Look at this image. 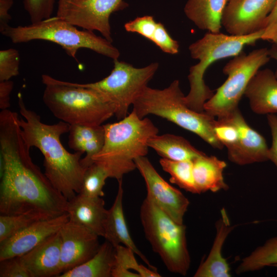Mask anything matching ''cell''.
I'll return each instance as SVG.
<instances>
[{"instance_id":"obj_1","label":"cell","mask_w":277,"mask_h":277,"mask_svg":"<svg viewBox=\"0 0 277 277\" xmlns=\"http://www.w3.org/2000/svg\"><path fill=\"white\" fill-rule=\"evenodd\" d=\"M18 120L9 109L0 113V214L58 216L67 212L68 201L33 162Z\"/></svg>"},{"instance_id":"obj_2","label":"cell","mask_w":277,"mask_h":277,"mask_svg":"<svg viewBox=\"0 0 277 277\" xmlns=\"http://www.w3.org/2000/svg\"><path fill=\"white\" fill-rule=\"evenodd\" d=\"M18 104L24 118H19L18 124L24 140L30 148L41 152L45 175L55 189L71 200L80 192L86 168L81 163L84 153L68 152L61 141L70 125L62 121L52 125L42 123L38 114L26 107L21 93Z\"/></svg>"},{"instance_id":"obj_3","label":"cell","mask_w":277,"mask_h":277,"mask_svg":"<svg viewBox=\"0 0 277 277\" xmlns=\"http://www.w3.org/2000/svg\"><path fill=\"white\" fill-rule=\"evenodd\" d=\"M104 127V145L92 161L106 168L110 177L118 181L136 168L135 159L146 156L148 141L158 134L159 129L150 119L140 118L134 110L119 122Z\"/></svg>"},{"instance_id":"obj_4","label":"cell","mask_w":277,"mask_h":277,"mask_svg":"<svg viewBox=\"0 0 277 277\" xmlns=\"http://www.w3.org/2000/svg\"><path fill=\"white\" fill-rule=\"evenodd\" d=\"M43 100L54 116L70 125H101L115 114V108L95 91L77 83L42 76Z\"/></svg>"},{"instance_id":"obj_5","label":"cell","mask_w":277,"mask_h":277,"mask_svg":"<svg viewBox=\"0 0 277 277\" xmlns=\"http://www.w3.org/2000/svg\"><path fill=\"white\" fill-rule=\"evenodd\" d=\"M179 80L173 81L163 89L146 87L133 104L137 116L143 118L154 114L170 121L197 135L212 147L219 149L224 145L214 131L215 117L206 112H199L186 104Z\"/></svg>"},{"instance_id":"obj_6","label":"cell","mask_w":277,"mask_h":277,"mask_svg":"<svg viewBox=\"0 0 277 277\" xmlns=\"http://www.w3.org/2000/svg\"><path fill=\"white\" fill-rule=\"evenodd\" d=\"M264 33V28L242 36L208 32L203 37L192 43L189 46L190 55L197 60L199 63L189 69L188 78L190 91L185 96L187 105L195 111L204 112V104L214 93L204 80L208 67L215 61L238 55L245 47L254 45L262 39Z\"/></svg>"},{"instance_id":"obj_7","label":"cell","mask_w":277,"mask_h":277,"mask_svg":"<svg viewBox=\"0 0 277 277\" xmlns=\"http://www.w3.org/2000/svg\"><path fill=\"white\" fill-rule=\"evenodd\" d=\"M1 33L14 44L33 40L51 42L60 45L75 60L77 52L81 48L91 50L113 60H118L120 55L118 50L104 37L96 35L92 31L78 30L75 26L56 16L28 26H9Z\"/></svg>"},{"instance_id":"obj_8","label":"cell","mask_w":277,"mask_h":277,"mask_svg":"<svg viewBox=\"0 0 277 277\" xmlns=\"http://www.w3.org/2000/svg\"><path fill=\"white\" fill-rule=\"evenodd\" d=\"M146 239L168 270L186 275L190 265L186 226L174 221L147 197L140 209Z\"/></svg>"},{"instance_id":"obj_9","label":"cell","mask_w":277,"mask_h":277,"mask_svg":"<svg viewBox=\"0 0 277 277\" xmlns=\"http://www.w3.org/2000/svg\"><path fill=\"white\" fill-rule=\"evenodd\" d=\"M270 58L267 48L255 49L248 54L242 51L234 56L223 69L227 80L204 104V111L219 118L238 108L250 81Z\"/></svg>"},{"instance_id":"obj_10","label":"cell","mask_w":277,"mask_h":277,"mask_svg":"<svg viewBox=\"0 0 277 277\" xmlns=\"http://www.w3.org/2000/svg\"><path fill=\"white\" fill-rule=\"evenodd\" d=\"M114 66L109 75L96 82L79 84L91 89L111 103L115 108V115L119 120L126 117L128 109L152 79L159 68L153 63L143 68L118 60H113Z\"/></svg>"},{"instance_id":"obj_11","label":"cell","mask_w":277,"mask_h":277,"mask_svg":"<svg viewBox=\"0 0 277 277\" xmlns=\"http://www.w3.org/2000/svg\"><path fill=\"white\" fill-rule=\"evenodd\" d=\"M128 5L123 0H58L56 16L84 30L97 31L112 43L110 15Z\"/></svg>"},{"instance_id":"obj_12","label":"cell","mask_w":277,"mask_h":277,"mask_svg":"<svg viewBox=\"0 0 277 277\" xmlns=\"http://www.w3.org/2000/svg\"><path fill=\"white\" fill-rule=\"evenodd\" d=\"M134 162L144 179L147 191L146 197L174 221L183 224L189 205L188 199L161 177L147 157L136 158Z\"/></svg>"},{"instance_id":"obj_13","label":"cell","mask_w":277,"mask_h":277,"mask_svg":"<svg viewBox=\"0 0 277 277\" xmlns=\"http://www.w3.org/2000/svg\"><path fill=\"white\" fill-rule=\"evenodd\" d=\"M277 0H229L222 24L231 35L242 36L263 28Z\"/></svg>"},{"instance_id":"obj_14","label":"cell","mask_w":277,"mask_h":277,"mask_svg":"<svg viewBox=\"0 0 277 277\" xmlns=\"http://www.w3.org/2000/svg\"><path fill=\"white\" fill-rule=\"evenodd\" d=\"M60 233L62 273L84 263L100 248L98 235L69 220L62 227Z\"/></svg>"},{"instance_id":"obj_15","label":"cell","mask_w":277,"mask_h":277,"mask_svg":"<svg viewBox=\"0 0 277 277\" xmlns=\"http://www.w3.org/2000/svg\"><path fill=\"white\" fill-rule=\"evenodd\" d=\"M69 221L66 212L58 216L36 222L0 242V261L20 256L52 234L60 231Z\"/></svg>"},{"instance_id":"obj_16","label":"cell","mask_w":277,"mask_h":277,"mask_svg":"<svg viewBox=\"0 0 277 277\" xmlns=\"http://www.w3.org/2000/svg\"><path fill=\"white\" fill-rule=\"evenodd\" d=\"M225 116L229 117L239 130L236 143L227 149L229 160L239 165L269 160V148L265 138L248 125L239 108Z\"/></svg>"},{"instance_id":"obj_17","label":"cell","mask_w":277,"mask_h":277,"mask_svg":"<svg viewBox=\"0 0 277 277\" xmlns=\"http://www.w3.org/2000/svg\"><path fill=\"white\" fill-rule=\"evenodd\" d=\"M60 231L18 256L30 277L59 276L62 273Z\"/></svg>"},{"instance_id":"obj_18","label":"cell","mask_w":277,"mask_h":277,"mask_svg":"<svg viewBox=\"0 0 277 277\" xmlns=\"http://www.w3.org/2000/svg\"><path fill=\"white\" fill-rule=\"evenodd\" d=\"M252 110L258 114L277 113V78L269 68L259 70L244 93Z\"/></svg>"},{"instance_id":"obj_19","label":"cell","mask_w":277,"mask_h":277,"mask_svg":"<svg viewBox=\"0 0 277 277\" xmlns=\"http://www.w3.org/2000/svg\"><path fill=\"white\" fill-rule=\"evenodd\" d=\"M67 213L69 221L104 237L107 210L102 197H90L77 193L68 201Z\"/></svg>"},{"instance_id":"obj_20","label":"cell","mask_w":277,"mask_h":277,"mask_svg":"<svg viewBox=\"0 0 277 277\" xmlns=\"http://www.w3.org/2000/svg\"><path fill=\"white\" fill-rule=\"evenodd\" d=\"M234 227L231 225L227 211L223 208L220 217L216 222V234L210 251L198 267L194 277L231 276L230 267L222 251L226 239Z\"/></svg>"},{"instance_id":"obj_21","label":"cell","mask_w":277,"mask_h":277,"mask_svg":"<svg viewBox=\"0 0 277 277\" xmlns=\"http://www.w3.org/2000/svg\"><path fill=\"white\" fill-rule=\"evenodd\" d=\"M118 190L114 203L107 210L104 238L114 247L122 245L131 249L149 267L156 269L137 248L130 234L123 212L122 180L118 181Z\"/></svg>"},{"instance_id":"obj_22","label":"cell","mask_w":277,"mask_h":277,"mask_svg":"<svg viewBox=\"0 0 277 277\" xmlns=\"http://www.w3.org/2000/svg\"><path fill=\"white\" fill-rule=\"evenodd\" d=\"M226 166L224 161L205 153L194 159L192 172L199 193L227 190L228 186L223 177V171Z\"/></svg>"},{"instance_id":"obj_23","label":"cell","mask_w":277,"mask_h":277,"mask_svg":"<svg viewBox=\"0 0 277 277\" xmlns=\"http://www.w3.org/2000/svg\"><path fill=\"white\" fill-rule=\"evenodd\" d=\"M69 133V148L75 152L86 153V156L81 159V163L87 168L93 163L92 157L97 154L104 145V125H70Z\"/></svg>"},{"instance_id":"obj_24","label":"cell","mask_w":277,"mask_h":277,"mask_svg":"<svg viewBox=\"0 0 277 277\" xmlns=\"http://www.w3.org/2000/svg\"><path fill=\"white\" fill-rule=\"evenodd\" d=\"M229 0H188L184 12L199 29L219 33L223 13Z\"/></svg>"},{"instance_id":"obj_25","label":"cell","mask_w":277,"mask_h":277,"mask_svg":"<svg viewBox=\"0 0 277 277\" xmlns=\"http://www.w3.org/2000/svg\"><path fill=\"white\" fill-rule=\"evenodd\" d=\"M162 158L182 161H193L205 153L194 148L185 138L171 134H156L147 142Z\"/></svg>"},{"instance_id":"obj_26","label":"cell","mask_w":277,"mask_h":277,"mask_svg":"<svg viewBox=\"0 0 277 277\" xmlns=\"http://www.w3.org/2000/svg\"><path fill=\"white\" fill-rule=\"evenodd\" d=\"M115 247L106 240L96 254L84 263L62 273L60 277H112Z\"/></svg>"},{"instance_id":"obj_27","label":"cell","mask_w":277,"mask_h":277,"mask_svg":"<svg viewBox=\"0 0 277 277\" xmlns=\"http://www.w3.org/2000/svg\"><path fill=\"white\" fill-rule=\"evenodd\" d=\"M135 253L130 248L119 245L115 247V258L112 277H160L156 271L139 264Z\"/></svg>"},{"instance_id":"obj_28","label":"cell","mask_w":277,"mask_h":277,"mask_svg":"<svg viewBox=\"0 0 277 277\" xmlns=\"http://www.w3.org/2000/svg\"><path fill=\"white\" fill-rule=\"evenodd\" d=\"M277 265V237L268 239L244 258L237 267V274L259 270L265 267Z\"/></svg>"},{"instance_id":"obj_29","label":"cell","mask_w":277,"mask_h":277,"mask_svg":"<svg viewBox=\"0 0 277 277\" xmlns=\"http://www.w3.org/2000/svg\"><path fill=\"white\" fill-rule=\"evenodd\" d=\"M160 163L162 169L168 173L171 183L192 193L199 194L192 172V161H176L162 158Z\"/></svg>"},{"instance_id":"obj_30","label":"cell","mask_w":277,"mask_h":277,"mask_svg":"<svg viewBox=\"0 0 277 277\" xmlns=\"http://www.w3.org/2000/svg\"><path fill=\"white\" fill-rule=\"evenodd\" d=\"M53 218V217H52ZM50 217L36 212L0 215V242L39 221Z\"/></svg>"},{"instance_id":"obj_31","label":"cell","mask_w":277,"mask_h":277,"mask_svg":"<svg viewBox=\"0 0 277 277\" xmlns=\"http://www.w3.org/2000/svg\"><path fill=\"white\" fill-rule=\"evenodd\" d=\"M110 177L107 170L96 163L88 166L84 173L79 193L90 197H102L107 179Z\"/></svg>"},{"instance_id":"obj_32","label":"cell","mask_w":277,"mask_h":277,"mask_svg":"<svg viewBox=\"0 0 277 277\" xmlns=\"http://www.w3.org/2000/svg\"><path fill=\"white\" fill-rule=\"evenodd\" d=\"M20 56L13 48L0 51V82L10 80L19 74Z\"/></svg>"},{"instance_id":"obj_33","label":"cell","mask_w":277,"mask_h":277,"mask_svg":"<svg viewBox=\"0 0 277 277\" xmlns=\"http://www.w3.org/2000/svg\"><path fill=\"white\" fill-rule=\"evenodd\" d=\"M55 0H24L25 10L31 23L41 22L51 17Z\"/></svg>"},{"instance_id":"obj_34","label":"cell","mask_w":277,"mask_h":277,"mask_svg":"<svg viewBox=\"0 0 277 277\" xmlns=\"http://www.w3.org/2000/svg\"><path fill=\"white\" fill-rule=\"evenodd\" d=\"M157 23L153 16L145 15L126 23L124 28L127 32L137 33L151 41Z\"/></svg>"},{"instance_id":"obj_35","label":"cell","mask_w":277,"mask_h":277,"mask_svg":"<svg viewBox=\"0 0 277 277\" xmlns=\"http://www.w3.org/2000/svg\"><path fill=\"white\" fill-rule=\"evenodd\" d=\"M151 41L165 53L175 54L179 52V43L170 36L164 25L160 22L157 23Z\"/></svg>"},{"instance_id":"obj_36","label":"cell","mask_w":277,"mask_h":277,"mask_svg":"<svg viewBox=\"0 0 277 277\" xmlns=\"http://www.w3.org/2000/svg\"><path fill=\"white\" fill-rule=\"evenodd\" d=\"M0 277H30L18 256L0 261Z\"/></svg>"},{"instance_id":"obj_37","label":"cell","mask_w":277,"mask_h":277,"mask_svg":"<svg viewBox=\"0 0 277 277\" xmlns=\"http://www.w3.org/2000/svg\"><path fill=\"white\" fill-rule=\"evenodd\" d=\"M262 40L272 41L277 46V2L267 17L264 26Z\"/></svg>"},{"instance_id":"obj_38","label":"cell","mask_w":277,"mask_h":277,"mask_svg":"<svg viewBox=\"0 0 277 277\" xmlns=\"http://www.w3.org/2000/svg\"><path fill=\"white\" fill-rule=\"evenodd\" d=\"M267 118L272 138V145L269 148L268 159L277 168V116L275 114H269Z\"/></svg>"},{"instance_id":"obj_39","label":"cell","mask_w":277,"mask_h":277,"mask_svg":"<svg viewBox=\"0 0 277 277\" xmlns=\"http://www.w3.org/2000/svg\"><path fill=\"white\" fill-rule=\"evenodd\" d=\"M13 88V82L10 80L0 82V109H8L10 106V94Z\"/></svg>"},{"instance_id":"obj_40","label":"cell","mask_w":277,"mask_h":277,"mask_svg":"<svg viewBox=\"0 0 277 277\" xmlns=\"http://www.w3.org/2000/svg\"><path fill=\"white\" fill-rule=\"evenodd\" d=\"M13 4V0H0V32L8 27L11 16L9 10Z\"/></svg>"},{"instance_id":"obj_41","label":"cell","mask_w":277,"mask_h":277,"mask_svg":"<svg viewBox=\"0 0 277 277\" xmlns=\"http://www.w3.org/2000/svg\"><path fill=\"white\" fill-rule=\"evenodd\" d=\"M269 51L270 57L275 60L277 61V48L274 47L272 48L271 49H269ZM274 73L277 78V68Z\"/></svg>"}]
</instances>
